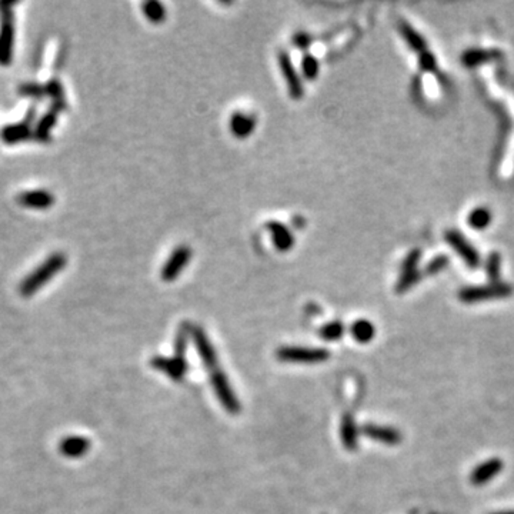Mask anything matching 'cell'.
<instances>
[{
	"label": "cell",
	"mask_w": 514,
	"mask_h": 514,
	"mask_svg": "<svg viewBox=\"0 0 514 514\" xmlns=\"http://www.w3.org/2000/svg\"><path fill=\"white\" fill-rule=\"evenodd\" d=\"M68 259L63 253H53L36 270H33L22 283L19 292L23 297H30L47 285L57 273L65 269Z\"/></svg>",
	"instance_id": "1"
},
{
	"label": "cell",
	"mask_w": 514,
	"mask_h": 514,
	"mask_svg": "<svg viewBox=\"0 0 514 514\" xmlns=\"http://www.w3.org/2000/svg\"><path fill=\"white\" fill-rule=\"evenodd\" d=\"M514 289L508 283L494 282L483 286H467L459 292V300L463 303H481V301L507 298L513 294Z\"/></svg>",
	"instance_id": "2"
},
{
	"label": "cell",
	"mask_w": 514,
	"mask_h": 514,
	"mask_svg": "<svg viewBox=\"0 0 514 514\" xmlns=\"http://www.w3.org/2000/svg\"><path fill=\"white\" fill-rule=\"evenodd\" d=\"M207 370L210 372L211 386H213L216 396L219 398V402L222 403V406L230 414H237L240 411V405H239V400H237L236 395L232 390V386H230L226 375L220 370L219 365L210 366V368H207Z\"/></svg>",
	"instance_id": "3"
},
{
	"label": "cell",
	"mask_w": 514,
	"mask_h": 514,
	"mask_svg": "<svg viewBox=\"0 0 514 514\" xmlns=\"http://www.w3.org/2000/svg\"><path fill=\"white\" fill-rule=\"evenodd\" d=\"M278 60H279V66H280V70H282V75L285 77V82L287 84V89H289V95L292 99L294 100H300L301 98H303L305 95V87H303V83H301V79L292 62L290 59V54L285 50L279 52V56H278Z\"/></svg>",
	"instance_id": "4"
},
{
	"label": "cell",
	"mask_w": 514,
	"mask_h": 514,
	"mask_svg": "<svg viewBox=\"0 0 514 514\" xmlns=\"http://www.w3.org/2000/svg\"><path fill=\"white\" fill-rule=\"evenodd\" d=\"M447 243L459 253V256L464 260V263L470 269H476L480 266V256L478 252L473 248L470 241L458 230H447L444 234Z\"/></svg>",
	"instance_id": "5"
},
{
	"label": "cell",
	"mask_w": 514,
	"mask_h": 514,
	"mask_svg": "<svg viewBox=\"0 0 514 514\" xmlns=\"http://www.w3.org/2000/svg\"><path fill=\"white\" fill-rule=\"evenodd\" d=\"M192 259V249L189 246H179L176 248L169 259L166 260L163 269H162V279L165 282H173L179 278L181 270H185Z\"/></svg>",
	"instance_id": "6"
},
{
	"label": "cell",
	"mask_w": 514,
	"mask_h": 514,
	"mask_svg": "<svg viewBox=\"0 0 514 514\" xmlns=\"http://www.w3.org/2000/svg\"><path fill=\"white\" fill-rule=\"evenodd\" d=\"M328 352L324 349L308 347H283L278 352V358L289 363H320L328 358Z\"/></svg>",
	"instance_id": "7"
},
{
	"label": "cell",
	"mask_w": 514,
	"mask_h": 514,
	"mask_svg": "<svg viewBox=\"0 0 514 514\" xmlns=\"http://www.w3.org/2000/svg\"><path fill=\"white\" fill-rule=\"evenodd\" d=\"M15 26L10 10H3L2 26H0V65H9L13 59Z\"/></svg>",
	"instance_id": "8"
},
{
	"label": "cell",
	"mask_w": 514,
	"mask_h": 514,
	"mask_svg": "<svg viewBox=\"0 0 514 514\" xmlns=\"http://www.w3.org/2000/svg\"><path fill=\"white\" fill-rule=\"evenodd\" d=\"M504 469V462L499 458H492L486 462H483L480 464H477L471 473H470V483L473 486H485L487 483H490L494 477H497Z\"/></svg>",
	"instance_id": "9"
},
{
	"label": "cell",
	"mask_w": 514,
	"mask_h": 514,
	"mask_svg": "<svg viewBox=\"0 0 514 514\" xmlns=\"http://www.w3.org/2000/svg\"><path fill=\"white\" fill-rule=\"evenodd\" d=\"M152 366L156 370L163 372L165 375H167L172 380L174 381H180L183 379V376L186 375L188 370V363L185 358H170V357H153L152 358Z\"/></svg>",
	"instance_id": "10"
},
{
	"label": "cell",
	"mask_w": 514,
	"mask_h": 514,
	"mask_svg": "<svg viewBox=\"0 0 514 514\" xmlns=\"http://www.w3.org/2000/svg\"><path fill=\"white\" fill-rule=\"evenodd\" d=\"M17 203L26 209L46 210L54 204V196L49 190L43 189L27 190L17 196Z\"/></svg>",
	"instance_id": "11"
},
{
	"label": "cell",
	"mask_w": 514,
	"mask_h": 514,
	"mask_svg": "<svg viewBox=\"0 0 514 514\" xmlns=\"http://www.w3.org/2000/svg\"><path fill=\"white\" fill-rule=\"evenodd\" d=\"M266 229L270 233L271 240H273V245L279 250L285 252V250H289V249L293 248V245H294L293 233L283 223L276 222V220H270V222H267Z\"/></svg>",
	"instance_id": "12"
},
{
	"label": "cell",
	"mask_w": 514,
	"mask_h": 514,
	"mask_svg": "<svg viewBox=\"0 0 514 514\" xmlns=\"http://www.w3.org/2000/svg\"><path fill=\"white\" fill-rule=\"evenodd\" d=\"M59 448L68 459H80L90 450V441L83 436H70L62 440Z\"/></svg>",
	"instance_id": "13"
},
{
	"label": "cell",
	"mask_w": 514,
	"mask_h": 514,
	"mask_svg": "<svg viewBox=\"0 0 514 514\" xmlns=\"http://www.w3.org/2000/svg\"><path fill=\"white\" fill-rule=\"evenodd\" d=\"M256 128V119L255 116L245 113V112H236L230 119V129L232 133L240 139L248 137Z\"/></svg>",
	"instance_id": "14"
},
{
	"label": "cell",
	"mask_w": 514,
	"mask_h": 514,
	"mask_svg": "<svg viewBox=\"0 0 514 514\" xmlns=\"http://www.w3.org/2000/svg\"><path fill=\"white\" fill-rule=\"evenodd\" d=\"M363 432L366 433L368 437H370L373 440H377L380 443L388 444V446H395V444H399L402 441V434L393 428L366 425L365 428H363Z\"/></svg>",
	"instance_id": "15"
},
{
	"label": "cell",
	"mask_w": 514,
	"mask_h": 514,
	"mask_svg": "<svg viewBox=\"0 0 514 514\" xmlns=\"http://www.w3.org/2000/svg\"><path fill=\"white\" fill-rule=\"evenodd\" d=\"M399 30L411 50H414L418 54L425 53L428 50L426 39L423 38L417 30L411 24H409L406 20H399Z\"/></svg>",
	"instance_id": "16"
},
{
	"label": "cell",
	"mask_w": 514,
	"mask_h": 514,
	"mask_svg": "<svg viewBox=\"0 0 514 514\" xmlns=\"http://www.w3.org/2000/svg\"><path fill=\"white\" fill-rule=\"evenodd\" d=\"M501 53L494 49H470L463 53L462 63L467 68H474L481 63L490 62V60L499 59Z\"/></svg>",
	"instance_id": "17"
},
{
	"label": "cell",
	"mask_w": 514,
	"mask_h": 514,
	"mask_svg": "<svg viewBox=\"0 0 514 514\" xmlns=\"http://www.w3.org/2000/svg\"><path fill=\"white\" fill-rule=\"evenodd\" d=\"M352 336L360 343H369L375 338V326L365 319H360L352 324Z\"/></svg>",
	"instance_id": "18"
},
{
	"label": "cell",
	"mask_w": 514,
	"mask_h": 514,
	"mask_svg": "<svg viewBox=\"0 0 514 514\" xmlns=\"http://www.w3.org/2000/svg\"><path fill=\"white\" fill-rule=\"evenodd\" d=\"M490 222H492V211L487 207L474 209L467 219V223L476 230L486 229L490 225Z\"/></svg>",
	"instance_id": "19"
},
{
	"label": "cell",
	"mask_w": 514,
	"mask_h": 514,
	"mask_svg": "<svg viewBox=\"0 0 514 514\" xmlns=\"http://www.w3.org/2000/svg\"><path fill=\"white\" fill-rule=\"evenodd\" d=\"M342 441L347 450H356L357 447V432L352 416H346L342 423Z\"/></svg>",
	"instance_id": "20"
},
{
	"label": "cell",
	"mask_w": 514,
	"mask_h": 514,
	"mask_svg": "<svg viewBox=\"0 0 514 514\" xmlns=\"http://www.w3.org/2000/svg\"><path fill=\"white\" fill-rule=\"evenodd\" d=\"M30 130L27 125H13V126H8L3 129L2 132V139L8 143V144H15L17 142H22L24 139H27Z\"/></svg>",
	"instance_id": "21"
},
{
	"label": "cell",
	"mask_w": 514,
	"mask_h": 514,
	"mask_svg": "<svg viewBox=\"0 0 514 514\" xmlns=\"http://www.w3.org/2000/svg\"><path fill=\"white\" fill-rule=\"evenodd\" d=\"M144 16L153 23H160L166 17L165 5L160 2H146L142 5Z\"/></svg>",
	"instance_id": "22"
},
{
	"label": "cell",
	"mask_w": 514,
	"mask_h": 514,
	"mask_svg": "<svg viewBox=\"0 0 514 514\" xmlns=\"http://www.w3.org/2000/svg\"><path fill=\"white\" fill-rule=\"evenodd\" d=\"M421 273L418 270H411V271H405V273L400 275L398 283H396V292L398 293H406L407 290H410L420 279H421Z\"/></svg>",
	"instance_id": "23"
},
{
	"label": "cell",
	"mask_w": 514,
	"mask_h": 514,
	"mask_svg": "<svg viewBox=\"0 0 514 514\" xmlns=\"http://www.w3.org/2000/svg\"><path fill=\"white\" fill-rule=\"evenodd\" d=\"M319 60L310 54V53H305L303 59H301V72H303V76L309 80H315L319 75Z\"/></svg>",
	"instance_id": "24"
},
{
	"label": "cell",
	"mask_w": 514,
	"mask_h": 514,
	"mask_svg": "<svg viewBox=\"0 0 514 514\" xmlns=\"http://www.w3.org/2000/svg\"><path fill=\"white\" fill-rule=\"evenodd\" d=\"M500 270H501V256L499 252H493L487 256L486 260V273L492 283L499 282L500 278Z\"/></svg>",
	"instance_id": "25"
},
{
	"label": "cell",
	"mask_w": 514,
	"mask_h": 514,
	"mask_svg": "<svg viewBox=\"0 0 514 514\" xmlns=\"http://www.w3.org/2000/svg\"><path fill=\"white\" fill-rule=\"evenodd\" d=\"M345 333V327L340 322H331V323H327L322 330H320V336L324 339V340H328V342H333V340H338L343 336Z\"/></svg>",
	"instance_id": "26"
},
{
	"label": "cell",
	"mask_w": 514,
	"mask_h": 514,
	"mask_svg": "<svg viewBox=\"0 0 514 514\" xmlns=\"http://www.w3.org/2000/svg\"><path fill=\"white\" fill-rule=\"evenodd\" d=\"M448 262H450V259H448L447 256L440 255V256H437V257L432 259V260L428 263V266H426V269H425V273H426V275H430V276L437 275L439 271L444 270V269L448 266Z\"/></svg>",
	"instance_id": "27"
},
{
	"label": "cell",
	"mask_w": 514,
	"mask_h": 514,
	"mask_svg": "<svg viewBox=\"0 0 514 514\" xmlns=\"http://www.w3.org/2000/svg\"><path fill=\"white\" fill-rule=\"evenodd\" d=\"M418 66L423 72H436L437 70V62L436 57L426 50L425 53H421L418 57Z\"/></svg>",
	"instance_id": "28"
},
{
	"label": "cell",
	"mask_w": 514,
	"mask_h": 514,
	"mask_svg": "<svg viewBox=\"0 0 514 514\" xmlns=\"http://www.w3.org/2000/svg\"><path fill=\"white\" fill-rule=\"evenodd\" d=\"M420 259H421V252H420L418 249L411 250V252L405 257V260L402 262V273H405V271L417 270V263L420 262Z\"/></svg>",
	"instance_id": "29"
},
{
	"label": "cell",
	"mask_w": 514,
	"mask_h": 514,
	"mask_svg": "<svg viewBox=\"0 0 514 514\" xmlns=\"http://www.w3.org/2000/svg\"><path fill=\"white\" fill-rule=\"evenodd\" d=\"M293 45H294L296 47L301 49V50H306V49H309V47H310V45H312V38H310L308 33H303V32L296 33V35L293 36Z\"/></svg>",
	"instance_id": "30"
},
{
	"label": "cell",
	"mask_w": 514,
	"mask_h": 514,
	"mask_svg": "<svg viewBox=\"0 0 514 514\" xmlns=\"http://www.w3.org/2000/svg\"><path fill=\"white\" fill-rule=\"evenodd\" d=\"M53 125H54V116H46L40 122V125L38 126V135L42 139H46V136L49 135V130L52 129Z\"/></svg>",
	"instance_id": "31"
},
{
	"label": "cell",
	"mask_w": 514,
	"mask_h": 514,
	"mask_svg": "<svg viewBox=\"0 0 514 514\" xmlns=\"http://www.w3.org/2000/svg\"><path fill=\"white\" fill-rule=\"evenodd\" d=\"M492 514H514V510H504V511H496Z\"/></svg>",
	"instance_id": "32"
}]
</instances>
